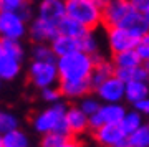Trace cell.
I'll return each instance as SVG.
<instances>
[{
  "instance_id": "cell-28",
  "label": "cell",
  "mask_w": 149,
  "mask_h": 147,
  "mask_svg": "<svg viewBox=\"0 0 149 147\" xmlns=\"http://www.w3.org/2000/svg\"><path fill=\"white\" fill-rule=\"evenodd\" d=\"M70 136H65V134H60V132H47L42 136V141H40V147H60Z\"/></svg>"
},
{
  "instance_id": "cell-20",
  "label": "cell",
  "mask_w": 149,
  "mask_h": 147,
  "mask_svg": "<svg viewBox=\"0 0 149 147\" xmlns=\"http://www.w3.org/2000/svg\"><path fill=\"white\" fill-rule=\"evenodd\" d=\"M58 32L61 33V35H68V37H73V38H81L83 35H86V33L91 32V30L85 28L81 23H78L76 20H73V18H70V17L66 15L65 18L60 20Z\"/></svg>"
},
{
  "instance_id": "cell-2",
  "label": "cell",
  "mask_w": 149,
  "mask_h": 147,
  "mask_svg": "<svg viewBox=\"0 0 149 147\" xmlns=\"http://www.w3.org/2000/svg\"><path fill=\"white\" fill-rule=\"evenodd\" d=\"M66 109L68 106L63 101L50 104L48 107L38 111L32 117V127L38 134H47V132H60L65 136H70V127L66 124Z\"/></svg>"
},
{
  "instance_id": "cell-25",
  "label": "cell",
  "mask_w": 149,
  "mask_h": 147,
  "mask_svg": "<svg viewBox=\"0 0 149 147\" xmlns=\"http://www.w3.org/2000/svg\"><path fill=\"white\" fill-rule=\"evenodd\" d=\"M18 129V117L10 111H0V134Z\"/></svg>"
},
{
  "instance_id": "cell-4",
  "label": "cell",
  "mask_w": 149,
  "mask_h": 147,
  "mask_svg": "<svg viewBox=\"0 0 149 147\" xmlns=\"http://www.w3.org/2000/svg\"><path fill=\"white\" fill-rule=\"evenodd\" d=\"M28 83L35 89L42 91L50 86H56L60 83V73L56 61H37L32 60L27 73Z\"/></svg>"
},
{
  "instance_id": "cell-30",
  "label": "cell",
  "mask_w": 149,
  "mask_h": 147,
  "mask_svg": "<svg viewBox=\"0 0 149 147\" xmlns=\"http://www.w3.org/2000/svg\"><path fill=\"white\" fill-rule=\"evenodd\" d=\"M40 98L48 104H55V103H60L63 96H61V91H60L58 84H56V86H50V88L42 89L40 91Z\"/></svg>"
},
{
  "instance_id": "cell-10",
  "label": "cell",
  "mask_w": 149,
  "mask_h": 147,
  "mask_svg": "<svg viewBox=\"0 0 149 147\" xmlns=\"http://www.w3.org/2000/svg\"><path fill=\"white\" fill-rule=\"evenodd\" d=\"M58 33V23L48 21L37 15L28 23V38L33 43H50Z\"/></svg>"
},
{
  "instance_id": "cell-43",
  "label": "cell",
  "mask_w": 149,
  "mask_h": 147,
  "mask_svg": "<svg viewBox=\"0 0 149 147\" xmlns=\"http://www.w3.org/2000/svg\"><path fill=\"white\" fill-rule=\"evenodd\" d=\"M148 126H149V122H148Z\"/></svg>"
},
{
  "instance_id": "cell-33",
  "label": "cell",
  "mask_w": 149,
  "mask_h": 147,
  "mask_svg": "<svg viewBox=\"0 0 149 147\" xmlns=\"http://www.w3.org/2000/svg\"><path fill=\"white\" fill-rule=\"evenodd\" d=\"M133 107L138 112H141V114H149V96L144 98V99H141V101H138V103H134Z\"/></svg>"
},
{
  "instance_id": "cell-8",
  "label": "cell",
  "mask_w": 149,
  "mask_h": 147,
  "mask_svg": "<svg viewBox=\"0 0 149 147\" xmlns=\"http://www.w3.org/2000/svg\"><path fill=\"white\" fill-rule=\"evenodd\" d=\"M126 116V109L118 103H106L96 114L90 116V132L101 127L103 124H119Z\"/></svg>"
},
{
  "instance_id": "cell-3",
  "label": "cell",
  "mask_w": 149,
  "mask_h": 147,
  "mask_svg": "<svg viewBox=\"0 0 149 147\" xmlns=\"http://www.w3.org/2000/svg\"><path fill=\"white\" fill-rule=\"evenodd\" d=\"M66 15L91 32L103 25V8L95 0H66Z\"/></svg>"
},
{
  "instance_id": "cell-27",
  "label": "cell",
  "mask_w": 149,
  "mask_h": 147,
  "mask_svg": "<svg viewBox=\"0 0 149 147\" xmlns=\"http://www.w3.org/2000/svg\"><path fill=\"white\" fill-rule=\"evenodd\" d=\"M100 98H91V96H85V98H81L80 99V107H81V111L85 112L88 117L90 116H93V114H96L98 111H100V107H101V103H100Z\"/></svg>"
},
{
  "instance_id": "cell-26",
  "label": "cell",
  "mask_w": 149,
  "mask_h": 147,
  "mask_svg": "<svg viewBox=\"0 0 149 147\" xmlns=\"http://www.w3.org/2000/svg\"><path fill=\"white\" fill-rule=\"evenodd\" d=\"M2 42H3V51L23 61V58H25V46H23L22 40H2Z\"/></svg>"
},
{
  "instance_id": "cell-34",
  "label": "cell",
  "mask_w": 149,
  "mask_h": 147,
  "mask_svg": "<svg viewBox=\"0 0 149 147\" xmlns=\"http://www.w3.org/2000/svg\"><path fill=\"white\" fill-rule=\"evenodd\" d=\"M129 2L134 10L141 12V13H146L149 10V0H129Z\"/></svg>"
},
{
  "instance_id": "cell-23",
  "label": "cell",
  "mask_w": 149,
  "mask_h": 147,
  "mask_svg": "<svg viewBox=\"0 0 149 147\" xmlns=\"http://www.w3.org/2000/svg\"><path fill=\"white\" fill-rule=\"evenodd\" d=\"M141 112H138V111H129V112H126V116L123 117V121L119 122L123 127V131L126 132V134H133L136 129H139V127L143 126V117H141Z\"/></svg>"
},
{
  "instance_id": "cell-11",
  "label": "cell",
  "mask_w": 149,
  "mask_h": 147,
  "mask_svg": "<svg viewBox=\"0 0 149 147\" xmlns=\"http://www.w3.org/2000/svg\"><path fill=\"white\" fill-rule=\"evenodd\" d=\"M95 93L104 103H119L123 98H126V83L114 74L103 81L95 89Z\"/></svg>"
},
{
  "instance_id": "cell-9",
  "label": "cell",
  "mask_w": 149,
  "mask_h": 147,
  "mask_svg": "<svg viewBox=\"0 0 149 147\" xmlns=\"http://www.w3.org/2000/svg\"><path fill=\"white\" fill-rule=\"evenodd\" d=\"M133 10L134 8L129 0H109L108 5L103 8V26H119Z\"/></svg>"
},
{
  "instance_id": "cell-40",
  "label": "cell",
  "mask_w": 149,
  "mask_h": 147,
  "mask_svg": "<svg viewBox=\"0 0 149 147\" xmlns=\"http://www.w3.org/2000/svg\"><path fill=\"white\" fill-rule=\"evenodd\" d=\"M123 147H134V146H131V144H124Z\"/></svg>"
},
{
  "instance_id": "cell-14",
  "label": "cell",
  "mask_w": 149,
  "mask_h": 147,
  "mask_svg": "<svg viewBox=\"0 0 149 147\" xmlns=\"http://www.w3.org/2000/svg\"><path fill=\"white\" fill-rule=\"evenodd\" d=\"M58 88L65 99H81L93 93L91 79H80V81H60Z\"/></svg>"
},
{
  "instance_id": "cell-18",
  "label": "cell",
  "mask_w": 149,
  "mask_h": 147,
  "mask_svg": "<svg viewBox=\"0 0 149 147\" xmlns=\"http://www.w3.org/2000/svg\"><path fill=\"white\" fill-rule=\"evenodd\" d=\"M149 96V83L148 81H141V79H133L126 83V99L134 104L138 101L144 99Z\"/></svg>"
},
{
  "instance_id": "cell-42",
  "label": "cell",
  "mask_w": 149,
  "mask_h": 147,
  "mask_svg": "<svg viewBox=\"0 0 149 147\" xmlns=\"http://www.w3.org/2000/svg\"><path fill=\"white\" fill-rule=\"evenodd\" d=\"M0 86H2V81H0Z\"/></svg>"
},
{
  "instance_id": "cell-38",
  "label": "cell",
  "mask_w": 149,
  "mask_h": 147,
  "mask_svg": "<svg viewBox=\"0 0 149 147\" xmlns=\"http://www.w3.org/2000/svg\"><path fill=\"white\" fill-rule=\"evenodd\" d=\"M144 17H146V21H148V25H149V10L144 13Z\"/></svg>"
},
{
  "instance_id": "cell-41",
  "label": "cell",
  "mask_w": 149,
  "mask_h": 147,
  "mask_svg": "<svg viewBox=\"0 0 149 147\" xmlns=\"http://www.w3.org/2000/svg\"><path fill=\"white\" fill-rule=\"evenodd\" d=\"M30 2H40V0H30Z\"/></svg>"
},
{
  "instance_id": "cell-24",
  "label": "cell",
  "mask_w": 149,
  "mask_h": 147,
  "mask_svg": "<svg viewBox=\"0 0 149 147\" xmlns=\"http://www.w3.org/2000/svg\"><path fill=\"white\" fill-rule=\"evenodd\" d=\"M128 144L134 147H149V126H141L128 136Z\"/></svg>"
},
{
  "instance_id": "cell-22",
  "label": "cell",
  "mask_w": 149,
  "mask_h": 147,
  "mask_svg": "<svg viewBox=\"0 0 149 147\" xmlns=\"http://www.w3.org/2000/svg\"><path fill=\"white\" fill-rule=\"evenodd\" d=\"M32 60H37V61H56L58 58L55 56L50 43H33Z\"/></svg>"
},
{
  "instance_id": "cell-19",
  "label": "cell",
  "mask_w": 149,
  "mask_h": 147,
  "mask_svg": "<svg viewBox=\"0 0 149 147\" xmlns=\"http://www.w3.org/2000/svg\"><path fill=\"white\" fill-rule=\"evenodd\" d=\"M111 61H113V64H114V68H136L139 64H143V60H141V56L138 55L136 48L113 55Z\"/></svg>"
},
{
  "instance_id": "cell-15",
  "label": "cell",
  "mask_w": 149,
  "mask_h": 147,
  "mask_svg": "<svg viewBox=\"0 0 149 147\" xmlns=\"http://www.w3.org/2000/svg\"><path fill=\"white\" fill-rule=\"evenodd\" d=\"M22 60L12 56L8 53H2L0 55V81L7 83V81H13L20 76L22 73Z\"/></svg>"
},
{
  "instance_id": "cell-1",
  "label": "cell",
  "mask_w": 149,
  "mask_h": 147,
  "mask_svg": "<svg viewBox=\"0 0 149 147\" xmlns=\"http://www.w3.org/2000/svg\"><path fill=\"white\" fill-rule=\"evenodd\" d=\"M95 55L85 51H74L56 60L60 81H80L90 79L95 69Z\"/></svg>"
},
{
  "instance_id": "cell-29",
  "label": "cell",
  "mask_w": 149,
  "mask_h": 147,
  "mask_svg": "<svg viewBox=\"0 0 149 147\" xmlns=\"http://www.w3.org/2000/svg\"><path fill=\"white\" fill-rule=\"evenodd\" d=\"M80 42V51L90 53V55H98V42H96L93 32H88L81 38H78Z\"/></svg>"
},
{
  "instance_id": "cell-36",
  "label": "cell",
  "mask_w": 149,
  "mask_h": 147,
  "mask_svg": "<svg viewBox=\"0 0 149 147\" xmlns=\"http://www.w3.org/2000/svg\"><path fill=\"white\" fill-rule=\"evenodd\" d=\"M3 53V42H2V38H0V55Z\"/></svg>"
},
{
  "instance_id": "cell-5",
  "label": "cell",
  "mask_w": 149,
  "mask_h": 147,
  "mask_svg": "<svg viewBox=\"0 0 149 147\" xmlns=\"http://www.w3.org/2000/svg\"><path fill=\"white\" fill-rule=\"evenodd\" d=\"M28 35V21L15 10H0V38L23 40Z\"/></svg>"
},
{
  "instance_id": "cell-21",
  "label": "cell",
  "mask_w": 149,
  "mask_h": 147,
  "mask_svg": "<svg viewBox=\"0 0 149 147\" xmlns=\"http://www.w3.org/2000/svg\"><path fill=\"white\" fill-rule=\"evenodd\" d=\"M3 147H30V139L27 132L18 127L15 131L3 134Z\"/></svg>"
},
{
  "instance_id": "cell-32",
  "label": "cell",
  "mask_w": 149,
  "mask_h": 147,
  "mask_svg": "<svg viewBox=\"0 0 149 147\" xmlns=\"http://www.w3.org/2000/svg\"><path fill=\"white\" fill-rule=\"evenodd\" d=\"M30 0H0V10H18Z\"/></svg>"
},
{
  "instance_id": "cell-17",
  "label": "cell",
  "mask_w": 149,
  "mask_h": 147,
  "mask_svg": "<svg viewBox=\"0 0 149 147\" xmlns=\"http://www.w3.org/2000/svg\"><path fill=\"white\" fill-rule=\"evenodd\" d=\"M50 46H52V50H53L56 58L66 56V55L74 53V51H80V42H78V38L68 37V35H61V33H58L50 42Z\"/></svg>"
},
{
  "instance_id": "cell-13",
  "label": "cell",
  "mask_w": 149,
  "mask_h": 147,
  "mask_svg": "<svg viewBox=\"0 0 149 147\" xmlns=\"http://www.w3.org/2000/svg\"><path fill=\"white\" fill-rule=\"evenodd\" d=\"M66 124L73 137H81L90 131V117L81 111L80 106H68L66 109Z\"/></svg>"
},
{
  "instance_id": "cell-7",
  "label": "cell",
  "mask_w": 149,
  "mask_h": 147,
  "mask_svg": "<svg viewBox=\"0 0 149 147\" xmlns=\"http://www.w3.org/2000/svg\"><path fill=\"white\" fill-rule=\"evenodd\" d=\"M91 137L100 147H123L128 144V134L123 131L121 124H103L91 131Z\"/></svg>"
},
{
  "instance_id": "cell-39",
  "label": "cell",
  "mask_w": 149,
  "mask_h": 147,
  "mask_svg": "<svg viewBox=\"0 0 149 147\" xmlns=\"http://www.w3.org/2000/svg\"><path fill=\"white\" fill-rule=\"evenodd\" d=\"M143 64H144V66H146V69H148V71H149V61H144Z\"/></svg>"
},
{
  "instance_id": "cell-16",
  "label": "cell",
  "mask_w": 149,
  "mask_h": 147,
  "mask_svg": "<svg viewBox=\"0 0 149 147\" xmlns=\"http://www.w3.org/2000/svg\"><path fill=\"white\" fill-rule=\"evenodd\" d=\"M95 69H93V73H91V84H93V89H96L100 84L103 83V81H106L108 78H111V76H114V71H116V68H114V64H113L111 60H104L103 56H100V55H95ZM95 93V91H93Z\"/></svg>"
},
{
  "instance_id": "cell-35",
  "label": "cell",
  "mask_w": 149,
  "mask_h": 147,
  "mask_svg": "<svg viewBox=\"0 0 149 147\" xmlns=\"http://www.w3.org/2000/svg\"><path fill=\"white\" fill-rule=\"evenodd\" d=\"M60 147H83V142L80 141V137H68Z\"/></svg>"
},
{
  "instance_id": "cell-37",
  "label": "cell",
  "mask_w": 149,
  "mask_h": 147,
  "mask_svg": "<svg viewBox=\"0 0 149 147\" xmlns=\"http://www.w3.org/2000/svg\"><path fill=\"white\" fill-rule=\"evenodd\" d=\"M0 147H3V134H0Z\"/></svg>"
},
{
  "instance_id": "cell-31",
  "label": "cell",
  "mask_w": 149,
  "mask_h": 147,
  "mask_svg": "<svg viewBox=\"0 0 149 147\" xmlns=\"http://www.w3.org/2000/svg\"><path fill=\"white\" fill-rule=\"evenodd\" d=\"M136 51H138V55L141 56L143 63L144 61H149V33H146L144 37H141L138 46H136Z\"/></svg>"
},
{
  "instance_id": "cell-6",
  "label": "cell",
  "mask_w": 149,
  "mask_h": 147,
  "mask_svg": "<svg viewBox=\"0 0 149 147\" xmlns=\"http://www.w3.org/2000/svg\"><path fill=\"white\" fill-rule=\"evenodd\" d=\"M108 33V45L111 50V55L121 51H128V50H134L138 46L141 37H138L136 33H133L131 30L124 28V26H111L106 28Z\"/></svg>"
},
{
  "instance_id": "cell-12",
  "label": "cell",
  "mask_w": 149,
  "mask_h": 147,
  "mask_svg": "<svg viewBox=\"0 0 149 147\" xmlns=\"http://www.w3.org/2000/svg\"><path fill=\"white\" fill-rule=\"evenodd\" d=\"M37 17L60 23V20L66 17V0H40L37 7Z\"/></svg>"
}]
</instances>
